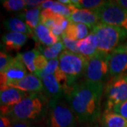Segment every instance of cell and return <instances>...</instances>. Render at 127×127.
Returning a JSON list of instances; mask_svg holds the SVG:
<instances>
[{
    "label": "cell",
    "mask_w": 127,
    "mask_h": 127,
    "mask_svg": "<svg viewBox=\"0 0 127 127\" xmlns=\"http://www.w3.org/2000/svg\"><path fill=\"white\" fill-rule=\"evenodd\" d=\"M107 110H112L116 104L127 100V73L110 77L106 86Z\"/></svg>",
    "instance_id": "cell-6"
},
{
    "label": "cell",
    "mask_w": 127,
    "mask_h": 127,
    "mask_svg": "<svg viewBox=\"0 0 127 127\" xmlns=\"http://www.w3.org/2000/svg\"><path fill=\"white\" fill-rule=\"evenodd\" d=\"M100 23L120 28L127 32V11L116 1H107L100 8L95 10Z\"/></svg>",
    "instance_id": "cell-4"
},
{
    "label": "cell",
    "mask_w": 127,
    "mask_h": 127,
    "mask_svg": "<svg viewBox=\"0 0 127 127\" xmlns=\"http://www.w3.org/2000/svg\"><path fill=\"white\" fill-rule=\"evenodd\" d=\"M55 1H51V0H47V1H44L43 3L41 4L40 6V9H42V10H45V9H50L53 5L55 4Z\"/></svg>",
    "instance_id": "cell-34"
},
{
    "label": "cell",
    "mask_w": 127,
    "mask_h": 127,
    "mask_svg": "<svg viewBox=\"0 0 127 127\" xmlns=\"http://www.w3.org/2000/svg\"><path fill=\"white\" fill-rule=\"evenodd\" d=\"M40 54H41L40 52L35 48L34 50H30L23 53H18L16 57L24 64L28 71L35 74L36 73V69L34 65V61Z\"/></svg>",
    "instance_id": "cell-22"
},
{
    "label": "cell",
    "mask_w": 127,
    "mask_h": 127,
    "mask_svg": "<svg viewBox=\"0 0 127 127\" xmlns=\"http://www.w3.org/2000/svg\"><path fill=\"white\" fill-rule=\"evenodd\" d=\"M44 1L41 0H26V9H35V8H40L41 4L43 3Z\"/></svg>",
    "instance_id": "cell-32"
},
{
    "label": "cell",
    "mask_w": 127,
    "mask_h": 127,
    "mask_svg": "<svg viewBox=\"0 0 127 127\" xmlns=\"http://www.w3.org/2000/svg\"><path fill=\"white\" fill-rule=\"evenodd\" d=\"M109 55L98 52L88 62L86 69V81L92 83H103L104 78L109 73Z\"/></svg>",
    "instance_id": "cell-7"
},
{
    "label": "cell",
    "mask_w": 127,
    "mask_h": 127,
    "mask_svg": "<svg viewBox=\"0 0 127 127\" xmlns=\"http://www.w3.org/2000/svg\"><path fill=\"white\" fill-rule=\"evenodd\" d=\"M90 29L86 25L82 23H70L62 36H65L72 40L80 41L90 34Z\"/></svg>",
    "instance_id": "cell-17"
},
{
    "label": "cell",
    "mask_w": 127,
    "mask_h": 127,
    "mask_svg": "<svg viewBox=\"0 0 127 127\" xmlns=\"http://www.w3.org/2000/svg\"><path fill=\"white\" fill-rule=\"evenodd\" d=\"M29 95L30 94L28 93L12 87H7L1 90V116L6 117V115H10L14 106Z\"/></svg>",
    "instance_id": "cell-10"
},
{
    "label": "cell",
    "mask_w": 127,
    "mask_h": 127,
    "mask_svg": "<svg viewBox=\"0 0 127 127\" xmlns=\"http://www.w3.org/2000/svg\"><path fill=\"white\" fill-rule=\"evenodd\" d=\"M115 51L119 52H124V53L127 54V44H124V45H119L118 47L115 49Z\"/></svg>",
    "instance_id": "cell-35"
},
{
    "label": "cell",
    "mask_w": 127,
    "mask_h": 127,
    "mask_svg": "<svg viewBox=\"0 0 127 127\" xmlns=\"http://www.w3.org/2000/svg\"><path fill=\"white\" fill-rule=\"evenodd\" d=\"M48 62L49 61L42 54H40L38 55L34 61V65H35V67L36 69V73L40 72L42 71H43L47 67V66L48 64Z\"/></svg>",
    "instance_id": "cell-30"
},
{
    "label": "cell",
    "mask_w": 127,
    "mask_h": 127,
    "mask_svg": "<svg viewBox=\"0 0 127 127\" xmlns=\"http://www.w3.org/2000/svg\"><path fill=\"white\" fill-rule=\"evenodd\" d=\"M103 83L75 84L66 93L73 112L81 121H92L100 114Z\"/></svg>",
    "instance_id": "cell-1"
},
{
    "label": "cell",
    "mask_w": 127,
    "mask_h": 127,
    "mask_svg": "<svg viewBox=\"0 0 127 127\" xmlns=\"http://www.w3.org/2000/svg\"><path fill=\"white\" fill-rule=\"evenodd\" d=\"M40 8L26 9L24 13L19 15L32 32L34 31L40 23Z\"/></svg>",
    "instance_id": "cell-21"
},
{
    "label": "cell",
    "mask_w": 127,
    "mask_h": 127,
    "mask_svg": "<svg viewBox=\"0 0 127 127\" xmlns=\"http://www.w3.org/2000/svg\"><path fill=\"white\" fill-rule=\"evenodd\" d=\"M42 82L47 92L56 98H59L66 91V88L57 80L54 74L44 77L42 79Z\"/></svg>",
    "instance_id": "cell-18"
},
{
    "label": "cell",
    "mask_w": 127,
    "mask_h": 127,
    "mask_svg": "<svg viewBox=\"0 0 127 127\" xmlns=\"http://www.w3.org/2000/svg\"><path fill=\"white\" fill-rule=\"evenodd\" d=\"M42 103L35 93L25 97L14 106L11 116L16 122H24L35 119L40 114Z\"/></svg>",
    "instance_id": "cell-5"
},
{
    "label": "cell",
    "mask_w": 127,
    "mask_h": 127,
    "mask_svg": "<svg viewBox=\"0 0 127 127\" xmlns=\"http://www.w3.org/2000/svg\"><path fill=\"white\" fill-rule=\"evenodd\" d=\"M1 3L3 7L8 11H18L26 8L25 0H4L1 1Z\"/></svg>",
    "instance_id": "cell-25"
},
{
    "label": "cell",
    "mask_w": 127,
    "mask_h": 127,
    "mask_svg": "<svg viewBox=\"0 0 127 127\" xmlns=\"http://www.w3.org/2000/svg\"><path fill=\"white\" fill-rule=\"evenodd\" d=\"M102 127H127V119L112 110H106L102 119Z\"/></svg>",
    "instance_id": "cell-19"
},
{
    "label": "cell",
    "mask_w": 127,
    "mask_h": 127,
    "mask_svg": "<svg viewBox=\"0 0 127 127\" xmlns=\"http://www.w3.org/2000/svg\"><path fill=\"white\" fill-rule=\"evenodd\" d=\"M50 9L55 14L67 18H69L71 15V4L65 5L59 1H56L55 4Z\"/></svg>",
    "instance_id": "cell-26"
},
{
    "label": "cell",
    "mask_w": 127,
    "mask_h": 127,
    "mask_svg": "<svg viewBox=\"0 0 127 127\" xmlns=\"http://www.w3.org/2000/svg\"><path fill=\"white\" fill-rule=\"evenodd\" d=\"M33 38L37 42H40L47 47L53 45L60 41V37H57L42 23H40L33 31Z\"/></svg>",
    "instance_id": "cell-15"
},
{
    "label": "cell",
    "mask_w": 127,
    "mask_h": 127,
    "mask_svg": "<svg viewBox=\"0 0 127 127\" xmlns=\"http://www.w3.org/2000/svg\"><path fill=\"white\" fill-rule=\"evenodd\" d=\"M62 42H63L64 45L66 49H67V50L71 52H73V53L80 54L78 47V41L70 40L68 37L65 36H62Z\"/></svg>",
    "instance_id": "cell-29"
},
{
    "label": "cell",
    "mask_w": 127,
    "mask_h": 127,
    "mask_svg": "<svg viewBox=\"0 0 127 127\" xmlns=\"http://www.w3.org/2000/svg\"><path fill=\"white\" fill-rule=\"evenodd\" d=\"M28 35L23 33L9 32L2 36V44L5 50L19 51L27 42Z\"/></svg>",
    "instance_id": "cell-14"
},
{
    "label": "cell",
    "mask_w": 127,
    "mask_h": 127,
    "mask_svg": "<svg viewBox=\"0 0 127 127\" xmlns=\"http://www.w3.org/2000/svg\"><path fill=\"white\" fill-rule=\"evenodd\" d=\"M116 1L119 6H121L122 7L123 9L127 11V0H117Z\"/></svg>",
    "instance_id": "cell-36"
},
{
    "label": "cell",
    "mask_w": 127,
    "mask_h": 127,
    "mask_svg": "<svg viewBox=\"0 0 127 127\" xmlns=\"http://www.w3.org/2000/svg\"><path fill=\"white\" fill-rule=\"evenodd\" d=\"M27 70L24 64L17 57H14L9 68L0 73L1 90L21 81L28 75Z\"/></svg>",
    "instance_id": "cell-9"
},
{
    "label": "cell",
    "mask_w": 127,
    "mask_h": 127,
    "mask_svg": "<svg viewBox=\"0 0 127 127\" xmlns=\"http://www.w3.org/2000/svg\"><path fill=\"white\" fill-rule=\"evenodd\" d=\"M112 111L127 119V100L122 103L116 104L113 107Z\"/></svg>",
    "instance_id": "cell-31"
},
{
    "label": "cell",
    "mask_w": 127,
    "mask_h": 127,
    "mask_svg": "<svg viewBox=\"0 0 127 127\" xmlns=\"http://www.w3.org/2000/svg\"><path fill=\"white\" fill-rule=\"evenodd\" d=\"M78 47L80 55L88 61L93 57L97 52V40L95 35L91 32L86 38L78 41Z\"/></svg>",
    "instance_id": "cell-16"
},
{
    "label": "cell",
    "mask_w": 127,
    "mask_h": 127,
    "mask_svg": "<svg viewBox=\"0 0 127 127\" xmlns=\"http://www.w3.org/2000/svg\"><path fill=\"white\" fill-rule=\"evenodd\" d=\"M9 87L15 88L31 94L40 92L44 88L42 80L32 73L28 74L21 81H18L14 85H11Z\"/></svg>",
    "instance_id": "cell-13"
},
{
    "label": "cell",
    "mask_w": 127,
    "mask_h": 127,
    "mask_svg": "<svg viewBox=\"0 0 127 127\" xmlns=\"http://www.w3.org/2000/svg\"><path fill=\"white\" fill-rule=\"evenodd\" d=\"M71 15L68 18L70 23H82L88 27H95L100 23L99 18L95 11L77 9L73 5L71 6Z\"/></svg>",
    "instance_id": "cell-11"
},
{
    "label": "cell",
    "mask_w": 127,
    "mask_h": 127,
    "mask_svg": "<svg viewBox=\"0 0 127 127\" xmlns=\"http://www.w3.org/2000/svg\"><path fill=\"white\" fill-rule=\"evenodd\" d=\"M11 127H30L27 124L22 122H16L13 125H11Z\"/></svg>",
    "instance_id": "cell-37"
},
{
    "label": "cell",
    "mask_w": 127,
    "mask_h": 127,
    "mask_svg": "<svg viewBox=\"0 0 127 127\" xmlns=\"http://www.w3.org/2000/svg\"><path fill=\"white\" fill-rule=\"evenodd\" d=\"M59 59H55L49 60L48 64L43 71H42L40 72L36 73L35 75L37 76V77L40 79H42L44 77H45L48 75H52V74H55L56 72L57 69L59 68Z\"/></svg>",
    "instance_id": "cell-27"
},
{
    "label": "cell",
    "mask_w": 127,
    "mask_h": 127,
    "mask_svg": "<svg viewBox=\"0 0 127 127\" xmlns=\"http://www.w3.org/2000/svg\"><path fill=\"white\" fill-rule=\"evenodd\" d=\"M0 127H11V121L9 117L1 116L0 117Z\"/></svg>",
    "instance_id": "cell-33"
},
{
    "label": "cell",
    "mask_w": 127,
    "mask_h": 127,
    "mask_svg": "<svg viewBox=\"0 0 127 127\" xmlns=\"http://www.w3.org/2000/svg\"><path fill=\"white\" fill-rule=\"evenodd\" d=\"M65 47L64 45L63 42L59 41L56 44L50 47H42L39 46L37 50L40 52V53L43 55L47 59H57V57L60 53H62L64 50Z\"/></svg>",
    "instance_id": "cell-23"
},
{
    "label": "cell",
    "mask_w": 127,
    "mask_h": 127,
    "mask_svg": "<svg viewBox=\"0 0 127 127\" xmlns=\"http://www.w3.org/2000/svg\"><path fill=\"white\" fill-rule=\"evenodd\" d=\"M92 32L97 40L98 52L110 55L119 43L127 37V32L120 28L99 23L93 28Z\"/></svg>",
    "instance_id": "cell-2"
},
{
    "label": "cell",
    "mask_w": 127,
    "mask_h": 127,
    "mask_svg": "<svg viewBox=\"0 0 127 127\" xmlns=\"http://www.w3.org/2000/svg\"><path fill=\"white\" fill-rule=\"evenodd\" d=\"M5 28L9 31L14 32L23 33L28 36H33V32H32L26 24L21 18H9L6 19L4 22Z\"/></svg>",
    "instance_id": "cell-20"
},
{
    "label": "cell",
    "mask_w": 127,
    "mask_h": 127,
    "mask_svg": "<svg viewBox=\"0 0 127 127\" xmlns=\"http://www.w3.org/2000/svg\"><path fill=\"white\" fill-rule=\"evenodd\" d=\"M74 122L72 109L62 101L53 100L51 104L50 127H70Z\"/></svg>",
    "instance_id": "cell-8"
},
{
    "label": "cell",
    "mask_w": 127,
    "mask_h": 127,
    "mask_svg": "<svg viewBox=\"0 0 127 127\" xmlns=\"http://www.w3.org/2000/svg\"><path fill=\"white\" fill-rule=\"evenodd\" d=\"M14 57L6 54L5 52H1L0 53V73H4L9 68L10 64L13 61Z\"/></svg>",
    "instance_id": "cell-28"
},
{
    "label": "cell",
    "mask_w": 127,
    "mask_h": 127,
    "mask_svg": "<svg viewBox=\"0 0 127 127\" xmlns=\"http://www.w3.org/2000/svg\"><path fill=\"white\" fill-rule=\"evenodd\" d=\"M127 71V54L117 51L112 52L109 57V76H118Z\"/></svg>",
    "instance_id": "cell-12"
},
{
    "label": "cell",
    "mask_w": 127,
    "mask_h": 127,
    "mask_svg": "<svg viewBox=\"0 0 127 127\" xmlns=\"http://www.w3.org/2000/svg\"><path fill=\"white\" fill-rule=\"evenodd\" d=\"M59 68L67 78L68 87H71L77 78L86 71L88 61L80 54L65 50L59 55Z\"/></svg>",
    "instance_id": "cell-3"
},
{
    "label": "cell",
    "mask_w": 127,
    "mask_h": 127,
    "mask_svg": "<svg viewBox=\"0 0 127 127\" xmlns=\"http://www.w3.org/2000/svg\"><path fill=\"white\" fill-rule=\"evenodd\" d=\"M106 3L101 0H71V4L79 9H87L95 11L100 8Z\"/></svg>",
    "instance_id": "cell-24"
}]
</instances>
